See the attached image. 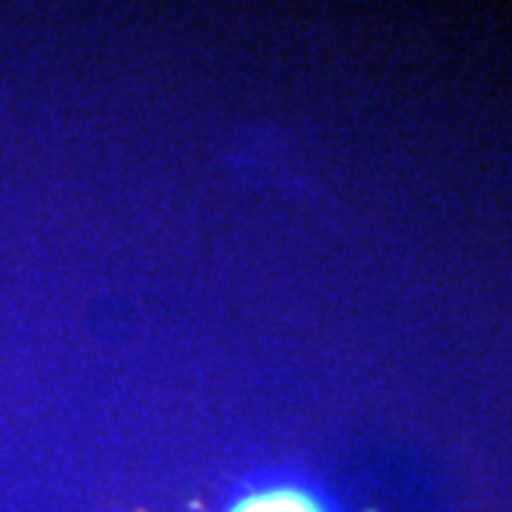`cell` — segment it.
<instances>
[{"label":"cell","instance_id":"obj_1","mask_svg":"<svg viewBox=\"0 0 512 512\" xmlns=\"http://www.w3.org/2000/svg\"><path fill=\"white\" fill-rule=\"evenodd\" d=\"M231 512H322V507L308 495L291 493V490H271L245 498Z\"/></svg>","mask_w":512,"mask_h":512}]
</instances>
